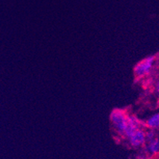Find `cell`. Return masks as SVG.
Returning <instances> with one entry per match:
<instances>
[{
  "mask_svg": "<svg viewBox=\"0 0 159 159\" xmlns=\"http://www.w3.org/2000/svg\"><path fill=\"white\" fill-rule=\"evenodd\" d=\"M147 126L151 129L159 128V113L152 116L147 121Z\"/></svg>",
  "mask_w": 159,
  "mask_h": 159,
  "instance_id": "obj_5",
  "label": "cell"
},
{
  "mask_svg": "<svg viewBox=\"0 0 159 159\" xmlns=\"http://www.w3.org/2000/svg\"><path fill=\"white\" fill-rule=\"evenodd\" d=\"M126 139L128 141L130 147L139 148L144 146L146 143V132L140 127L132 132L128 137L126 138Z\"/></svg>",
  "mask_w": 159,
  "mask_h": 159,
  "instance_id": "obj_3",
  "label": "cell"
},
{
  "mask_svg": "<svg viewBox=\"0 0 159 159\" xmlns=\"http://www.w3.org/2000/svg\"><path fill=\"white\" fill-rule=\"evenodd\" d=\"M147 143V148L150 154H155L159 152V139L156 137L153 138L149 141L146 142Z\"/></svg>",
  "mask_w": 159,
  "mask_h": 159,
  "instance_id": "obj_4",
  "label": "cell"
},
{
  "mask_svg": "<svg viewBox=\"0 0 159 159\" xmlns=\"http://www.w3.org/2000/svg\"><path fill=\"white\" fill-rule=\"evenodd\" d=\"M157 94L159 95V81L157 82Z\"/></svg>",
  "mask_w": 159,
  "mask_h": 159,
  "instance_id": "obj_7",
  "label": "cell"
},
{
  "mask_svg": "<svg viewBox=\"0 0 159 159\" xmlns=\"http://www.w3.org/2000/svg\"><path fill=\"white\" fill-rule=\"evenodd\" d=\"M151 159H159V152L155 154H153V157Z\"/></svg>",
  "mask_w": 159,
  "mask_h": 159,
  "instance_id": "obj_6",
  "label": "cell"
},
{
  "mask_svg": "<svg viewBox=\"0 0 159 159\" xmlns=\"http://www.w3.org/2000/svg\"><path fill=\"white\" fill-rule=\"evenodd\" d=\"M129 114L124 109L116 108L110 115V121L111 127L117 135L123 137L128 123Z\"/></svg>",
  "mask_w": 159,
  "mask_h": 159,
  "instance_id": "obj_1",
  "label": "cell"
},
{
  "mask_svg": "<svg viewBox=\"0 0 159 159\" xmlns=\"http://www.w3.org/2000/svg\"><path fill=\"white\" fill-rule=\"evenodd\" d=\"M137 159H149V158H147V157H138Z\"/></svg>",
  "mask_w": 159,
  "mask_h": 159,
  "instance_id": "obj_8",
  "label": "cell"
},
{
  "mask_svg": "<svg viewBox=\"0 0 159 159\" xmlns=\"http://www.w3.org/2000/svg\"><path fill=\"white\" fill-rule=\"evenodd\" d=\"M154 61H155V57L150 56L139 62L134 69L135 77L141 78L148 74L150 71L151 70L153 65H154Z\"/></svg>",
  "mask_w": 159,
  "mask_h": 159,
  "instance_id": "obj_2",
  "label": "cell"
}]
</instances>
